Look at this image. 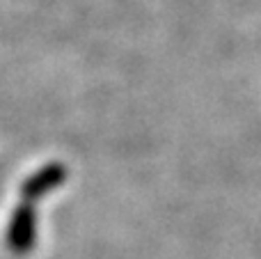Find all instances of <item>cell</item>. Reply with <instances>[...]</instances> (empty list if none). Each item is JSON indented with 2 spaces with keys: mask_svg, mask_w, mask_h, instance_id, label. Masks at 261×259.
<instances>
[{
  "mask_svg": "<svg viewBox=\"0 0 261 259\" xmlns=\"http://www.w3.org/2000/svg\"><path fill=\"white\" fill-rule=\"evenodd\" d=\"M37 241V216L32 204H18L9 218L7 232H5V243L14 255H25L32 250Z\"/></svg>",
  "mask_w": 261,
  "mask_h": 259,
  "instance_id": "6da1fadb",
  "label": "cell"
},
{
  "mask_svg": "<svg viewBox=\"0 0 261 259\" xmlns=\"http://www.w3.org/2000/svg\"><path fill=\"white\" fill-rule=\"evenodd\" d=\"M64 182H67V168L60 163H48L37 170L35 174H30V177L21 184V197L30 204V202L48 195V193L55 191L58 186H62Z\"/></svg>",
  "mask_w": 261,
  "mask_h": 259,
  "instance_id": "7a4b0ae2",
  "label": "cell"
}]
</instances>
